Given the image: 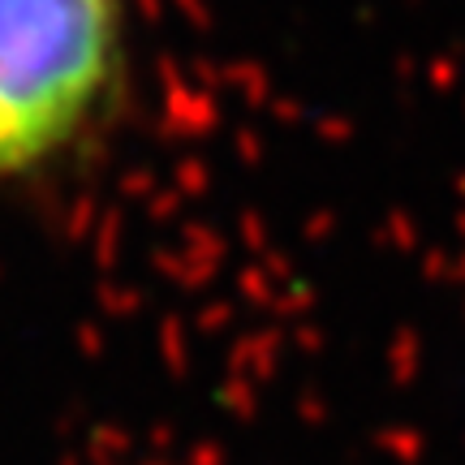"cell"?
Returning a JSON list of instances; mask_svg holds the SVG:
<instances>
[{
	"instance_id": "6da1fadb",
	"label": "cell",
	"mask_w": 465,
	"mask_h": 465,
	"mask_svg": "<svg viewBox=\"0 0 465 465\" xmlns=\"http://www.w3.org/2000/svg\"><path fill=\"white\" fill-rule=\"evenodd\" d=\"M121 61L116 0H0V173L52 160Z\"/></svg>"
}]
</instances>
